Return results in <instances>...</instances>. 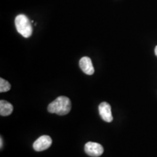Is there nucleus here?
Segmentation results:
<instances>
[{"label": "nucleus", "instance_id": "f257e3e1", "mask_svg": "<svg viewBox=\"0 0 157 157\" xmlns=\"http://www.w3.org/2000/svg\"><path fill=\"white\" fill-rule=\"evenodd\" d=\"M71 109V102L68 97L59 96L48 105V110L51 113L60 116L68 114Z\"/></svg>", "mask_w": 157, "mask_h": 157}, {"label": "nucleus", "instance_id": "f03ea898", "mask_svg": "<svg viewBox=\"0 0 157 157\" xmlns=\"http://www.w3.org/2000/svg\"><path fill=\"white\" fill-rule=\"evenodd\" d=\"M15 24L17 32L25 38H29L33 32L32 25L27 16L25 15H19L15 17Z\"/></svg>", "mask_w": 157, "mask_h": 157}, {"label": "nucleus", "instance_id": "7ed1b4c3", "mask_svg": "<svg viewBox=\"0 0 157 157\" xmlns=\"http://www.w3.org/2000/svg\"><path fill=\"white\" fill-rule=\"evenodd\" d=\"M86 154L92 157H99L103 154L104 149L102 145L98 143L88 142L84 146Z\"/></svg>", "mask_w": 157, "mask_h": 157}, {"label": "nucleus", "instance_id": "20e7f679", "mask_svg": "<svg viewBox=\"0 0 157 157\" xmlns=\"http://www.w3.org/2000/svg\"><path fill=\"white\" fill-rule=\"evenodd\" d=\"M52 138L48 135L39 137L33 144V148L36 151H43L50 148L52 145Z\"/></svg>", "mask_w": 157, "mask_h": 157}, {"label": "nucleus", "instance_id": "39448f33", "mask_svg": "<svg viewBox=\"0 0 157 157\" xmlns=\"http://www.w3.org/2000/svg\"><path fill=\"white\" fill-rule=\"evenodd\" d=\"M98 110L103 120L109 123L113 121V118L111 113V106L109 103L107 102H103L99 105Z\"/></svg>", "mask_w": 157, "mask_h": 157}, {"label": "nucleus", "instance_id": "423d86ee", "mask_svg": "<svg viewBox=\"0 0 157 157\" xmlns=\"http://www.w3.org/2000/svg\"><path fill=\"white\" fill-rule=\"evenodd\" d=\"M79 66L82 71L87 75H93L95 72L91 59L88 57H83L79 60Z\"/></svg>", "mask_w": 157, "mask_h": 157}, {"label": "nucleus", "instance_id": "0eeeda50", "mask_svg": "<svg viewBox=\"0 0 157 157\" xmlns=\"http://www.w3.org/2000/svg\"><path fill=\"white\" fill-rule=\"evenodd\" d=\"M13 111V105L9 102L1 100L0 101V114L2 117H7L10 115Z\"/></svg>", "mask_w": 157, "mask_h": 157}, {"label": "nucleus", "instance_id": "6e6552de", "mask_svg": "<svg viewBox=\"0 0 157 157\" xmlns=\"http://www.w3.org/2000/svg\"><path fill=\"white\" fill-rule=\"evenodd\" d=\"M11 89V85L8 82L6 81L3 78H0V92L5 93Z\"/></svg>", "mask_w": 157, "mask_h": 157}, {"label": "nucleus", "instance_id": "1a4fd4ad", "mask_svg": "<svg viewBox=\"0 0 157 157\" xmlns=\"http://www.w3.org/2000/svg\"><path fill=\"white\" fill-rule=\"evenodd\" d=\"M3 147V140H2V137H0V148L2 149Z\"/></svg>", "mask_w": 157, "mask_h": 157}, {"label": "nucleus", "instance_id": "9d476101", "mask_svg": "<svg viewBox=\"0 0 157 157\" xmlns=\"http://www.w3.org/2000/svg\"><path fill=\"white\" fill-rule=\"evenodd\" d=\"M155 55H156L157 57V46L155 48Z\"/></svg>", "mask_w": 157, "mask_h": 157}]
</instances>
